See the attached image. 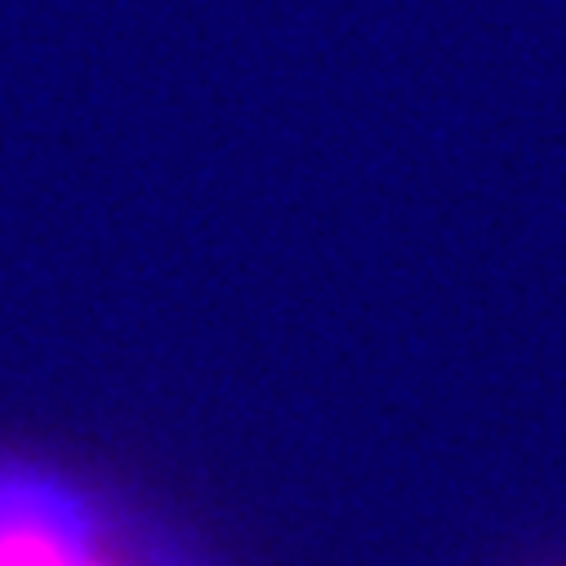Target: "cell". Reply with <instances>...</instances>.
<instances>
[{
	"label": "cell",
	"mask_w": 566,
	"mask_h": 566,
	"mask_svg": "<svg viewBox=\"0 0 566 566\" xmlns=\"http://www.w3.org/2000/svg\"><path fill=\"white\" fill-rule=\"evenodd\" d=\"M0 566H148L67 478L0 464Z\"/></svg>",
	"instance_id": "1"
}]
</instances>
